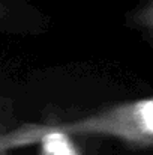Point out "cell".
I'll return each instance as SVG.
<instances>
[{
	"mask_svg": "<svg viewBox=\"0 0 153 155\" xmlns=\"http://www.w3.org/2000/svg\"><path fill=\"white\" fill-rule=\"evenodd\" d=\"M128 23L153 41V0H147L137 6L129 14Z\"/></svg>",
	"mask_w": 153,
	"mask_h": 155,
	"instance_id": "obj_2",
	"label": "cell"
},
{
	"mask_svg": "<svg viewBox=\"0 0 153 155\" xmlns=\"http://www.w3.org/2000/svg\"><path fill=\"white\" fill-rule=\"evenodd\" d=\"M0 155H6V152H0Z\"/></svg>",
	"mask_w": 153,
	"mask_h": 155,
	"instance_id": "obj_3",
	"label": "cell"
},
{
	"mask_svg": "<svg viewBox=\"0 0 153 155\" xmlns=\"http://www.w3.org/2000/svg\"><path fill=\"white\" fill-rule=\"evenodd\" d=\"M53 136H107L131 146H152L153 97L119 104L71 122L24 125L0 137V152L35 145Z\"/></svg>",
	"mask_w": 153,
	"mask_h": 155,
	"instance_id": "obj_1",
	"label": "cell"
}]
</instances>
